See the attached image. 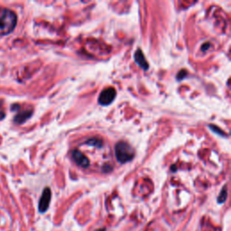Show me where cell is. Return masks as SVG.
I'll use <instances>...</instances> for the list:
<instances>
[{"instance_id":"1","label":"cell","mask_w":231,"mask_h":231,"mask_svg":"<svg viewBox=\"0 0 231 231\" xmlns=\"http://www.w3.org/2000/svg\"><path fill=\"white\" fill-rule=\"evenodd\" d=\"M17 16L15 13L9 9H4L0 13V35L11 33L16 25Z\"/></svg>"},{"instance_id":"2","label":"cell","mask_w":231,"mask_h":231,"mask_svg":"<svg viewBox=\"0 0 231 231\" xmlns=\"http://www.w3.org/2000/svg\"><path fill=\"white\" fill-rule=\"evenodd\" d=\"M115 155L118 163H126L134 157V150L127 143L120 141L115 145Z\"/></svg>"},{"instance_id":"3","label":"cell","mask_w":231,"mask_h":231,"mask_svg":"<svg viewBox=\"0 0 231 231\" xmlns=\"http://www.w3.org/2000/svg\"><path fill=\"white\" fill-rule=\"evenodd\" d=\"M116 98V89L114 88H107L102 90L99 96V103L102 106L110 105Z\"/></svg>"},{"instance_id":"4","label":"cell","mask_w":231,"mask_h":231,"mask_svg":"<svg viewBox=\"0 0 231 231\" xmlns=\"http://www.w3.org/2000/svg\"><path fill=\"white\" fill-rule=\"evenodd\" d=\"M51 197H52L51 190L48 187H46L43 191L40 201H39V211L40 212L44 213L48 209L50 201H51Z\"/></svg>"},{"instance_id":"5","label":"cell","mask_w":231,"mask_h":231,"mask_svg":"<svg viewBox=\"0 0 231 231\" xmlns=\"http://www.w3.org/2000/svg\"><path fill=\"white\" fill-rule=\"evenodd\" d=\"M72 158L74 160V162L78 164L79 166L82 167V168H88L90 164L89 160L88 159V157L85 156V155L83 153H81L79 150H74L71 153Z\"/></svg>"},{"instance_id":"6","label":"cell","mask_w":231,"mask_h":231,"mask_svg":"<svg viewBox=\"0 0 231 231\" xmlns=\"http://www.w3.org/2000/svg\"><path fill=\"white\" fill-rule=\"evenodd\" d=\"M134 61L136 62L145 70H147L149 69V64L147 62V61L145 60V57L143 53V52L141 51V49H137L134 52Z\"/></svg>"},{"instance_id":"7","label":"cell","mask_w":231,"mask_h":231,"mask_svg":"<svg viewBox=\"0 0 231 231\" xmlns=\"http://www.w3.org/2000/svg\"><path fill=\"white\" fill-rule=\"evenodd\" d=\"M32 114H33V110H25L21 113L17 114L14 120L17 124H23L24 122H25L28 118H30L32 117Z\"/></svg>"},{"instance_id":"8","label":"cell","mask_w":231,"mask_h":231,"mask_svg":"<svg viewBox=\"0 0 231 231\" xmlns=\"http://www.w3.org/2000/svg\"><path fill=\"white\" fill-rule=\"evenodd\" d=\"M86 145H90V146H94L97 148H100L103 145V141L98 137H94V138H90L86 142Z\"/></svg>"},{"instance_id":"9","label":"cell","mask_w":231,"mask_h":231,"mask_svg":"<svg viewBox=\"0 0 231 231\" xmlns=\"http://www.w3.org/2000/svg\"><path fill=\"white\" fill-rule=\"evenodd\" d=\"M227 198V186H225V187L222 188L220 193L218 197V202L220 203V204L224 203L226 201Z\"/></svg>"},{"instance_id":"10","label":"cell","mask_w":231,"mask_h":231,"mask_svg":"<svg viewBox=\"0 0 231 231\" xmlns=\"http://www.w3.org/2000/svg\"><path fill=\"white\" fill-rule=\"evenodd\" d=\"M209 127L212 129V131H214L215 133H218V134H219V136H225V133H223V131H220V129L219 127H217L216 126L210 125Z\"/></svg>"},{"instance_id":"11","label":"cell","mask_w":231,"mask_h":231,"mask_svg":"<svg viewBox=\"0 0 231 231\" xmlns=\"http://www.w3.org/2000/svg\"><path fill=\"white\" fill-rule=\"evenodd\" d=\"M187 76V72H186V70H182V71H179V73H178V75H177V80L178 81H182V79H184L185 77Z\"/></svg>"},{"instance_id":"12","label":"cell","mask_w":231,"mask_h":231,"mask_svg":"<svg viewBox=\"0 0 231 231\" xmlns=\"http://www.w3.org/2000/svg\"><path fill=\"white\" fill-rule=\"evenodd\" d=\"M5 118V114L3 112H0V119H3Z\"/></svg>"},{"instance_id":"13","label":"cell","mask_w":231,"mask_h":231,"mask_svg":"<svg viewBox=\"0 0 231 231\" xmlns=\"http://www.w3.org/2000/svg\"><path fill=\"white\" fill-rule=\"evenodd\" d=\"M97 231H106V229H105V228H102V229H99V230H97Z\"/></svg>"}]
</instances>
